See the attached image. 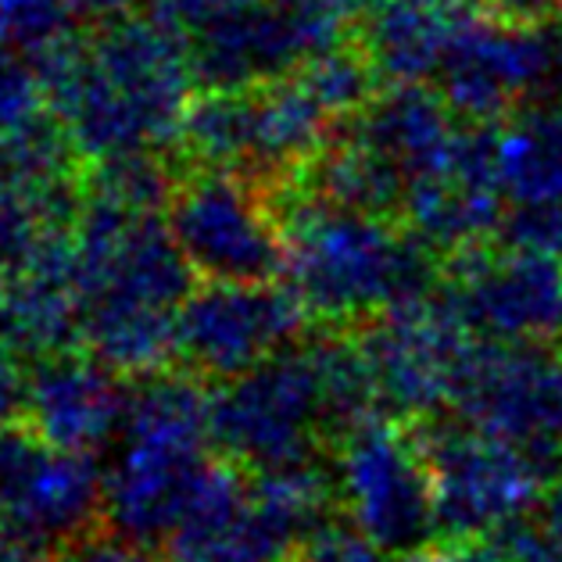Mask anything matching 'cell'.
I'll use <instances>...</instances> for the list:
<instances>
[{
  "label": "cell",
  "instance_id": "cell-24",
  "mask_svg": "<svg viewBox=\"0 0 562 562\" xmlns=\"http://www.w3.org/2000/svg\"><path fill=\"white\" fill-rule=\"evenodd\" d=\"M25 394H30V380L22 376L19 362L11 359V345L0 337V427L15 423V416L25 408Z\"/></svg>",
  "mask_w": 562,
  "mask_h": 562
},
{
  "label": "cell",
  "instance_id": "cell-27",
  "mask_svg": "<svg viewBox=\"0 0 562 562\" xmlns=\"http://www.w3.org/2000/svg\"><path fill=\"white\" fill-rule=\"evenodd\" d=\"M405 562H495V555H484V552H470V548H441V552H434V548H419V552H408L402 555Z\"/></svg>",
  "mask_w": 562,
  "mask_h": 562
},
{
  "label": "cell",
  "instance_id": "cell-20",
  "mask_svg": "<svg viewBox=\"0 0 562 562\" xmlns=\"http://www.w3.org/2000/svg\"><path fill=\"white\" fill-rule=\"evenodd\" d=\"M68 215V183L33 187L0 180V277L33 266L61 237Z\"/></svg>",
  "mask_w": 562,
  "mask_h": 562
},
{
  "label": "cell",
  "instance_id": "cell-19",
  "mask_svg": "<svg viewBox=\"0 0 562 562\" xmlns=\"http://www.w3.org/2000/svg\"><path fill=\"white\" fill-rule=\"evenodd\" d=\"M495 176L502 194L516 209L562 201V108L552 101H533L519 108L495 130Z\"/></svg>",
  "mask_w": 562,
  "mask_h": 562
},
{
  "label": "cell",
  "instance_id": "cell-17",
  "mask_svg": "<svg viewBox=\"0 0 562 562\" xmlns=\"http://www.w3.org/2000/svg\"><path fill=\"white\" fill-rule=\"evenodd\" d=\"M130 387H122L115 366H108L101 355H47L40 359L30 376V408L33 427L50 437L54 445L72 451L108 448L115 441L122 413H126Z\"/></svg>",
  "mask_w": 562,
  "mask_h": 562
},
{
  "label": "cell",
  "instance_id": "cell-26",
  "mask_svg": "<svg viewBox=\"0 0 562 562\" xmlns=\"http://www.w3.org/2000/svg\"><path fill=\"white\" fill-rule=\"evenodd\" d=\"M72 15L87 19H126L130 8H136L140 0H65Z\"/></svg>",
  "mask_w": 562,
  "mask_h": 562
},
{
  "label": "cell",
  "instance_id": "cell-30",
  "mask_svg": "<svg viewBox=\"0 0 562 562\" xmlns=\"http://www.w3.org/2000/svg\"><path fill=\"white\" fill-rule=\"evenodd\" d=\"M559 44H562V0H559Z\"/></svg>",
  "mask_w": 562,
  "mask_h": 562
},
{
  "label": "cell",
  "instance_id": "cell-29",
  "mask_svg": "<svg viewBox=\"0 0 562 562\" xmlns=\"http://www.w3.org/2000/svg\"><path fill=\"white\" fill-rule=\"evenodd\" d=\"M30 552H15V555H0V562H30Z\"/></svg>",
  "mask_w": 562,
  "mask_h": 562
},
{
  "label": "cell",
  "instance_id": "cell-21",
  "mask_svg": "<svg viewBox=\"0 0 562 562\" xmlns=\"http://www.w3.org/2000/svg\"><path fill=\"white\" fill-rule=\"evenodd\" d=\"M297 76L305 79V87L319 98V104L330 115H348L359 104H366L369 90H373L376 68L369 65L362 47L337 44L330 50L315 54V58L297 68Z\"/></svg>",
  "mask_w": 562,
  "mask_h": 562
},
{
  "label": "cell",
  "instance_id": "cell-16",
  "mask_svg": "<svg viewBox=\"0 0 562 562\" xmlns=\"http://www.w3.org/2000/svg\"><path fill=\"white\" fill-rule=\"evenodd\" d=\"M473 340L445 312V305H408L383 315L366 337L362 355L383 405L405 416H427L456 402V387Z\"/></svg>",
  "mask_w": 562,
  "mask_h": 562
},
{
  "label": "cell",
  "instance_id": "cell-3",
  "mask_svg": "<svg viewBox=\"0 0 562 562\" xmlns=\"http://www.w3.org/2000/svg\"><path fill=\"white\" fill-rule=\"evenodd\" d=\"M190 277L169 223L101 198L76 240L79 315L93 355L115 369H150L169 355Z\"/></svg>",
  "mask_w": 562,
  "mask_h": 562
},
{
  "label": "cell",
  "instance_id": "cell-2",
  "mask_svg": "<svg viewBox=\"0 0 562 562\" xmlns=\"http://www.w3.org/2000/svg\"><path fill=\"white\" fill-rule=\"evenodd\" d=\"M376 402L362 348L340 340L283 348L209 397L212 448L251 473L312 465L326 430L345 434L373 416Z\"/></svg>",
  "mask_w": 562,
  "mask_h": 562
},
{
  "label": "cell",
  "instance_id": "cell-22",
  "mask_svg": "<svg viewBox=\"0 0 562 562\" xmlns=\"http://www.w3.org/2000/svg\"><path fill=\"white\" fill-rule=\"evenodd\" d=\"M301 555L305 562H387V548H380L355 524L323 519L301 544Z\"/></svg>",
  "mask_w": 562,
  "mask_h": 562
},
{
  "label": "cell",
  "instance_id": "cell-12",
  "mask_svg": "<svg viewBox=\"0 0 562 562\" xmlns=\"http://www.w3.org/2000/svg\"><path fill=\"white\" fill-rule=\"evenodd\" d=\"M559 65L562 44L552 47L538 25L465 11L434 79L456 115L495 122L541 101L562 76Z\"/></svg>",
  "mask_w": 562,
  "mask_h": 562
},
{
  "label": "cell",
  "instance_id": "cell-4",
  "mask_svg": "<svg viewBox=\"0 0 562 562\" xmlns=\"http://www.w3.org/2000/svg\"><path fill=\"white\" fill-rule=\"evenodd\" d=\"M283 277L301 308L362 319L427 301L437 286L434 248L416 229L330 198L291 204L283 218Z\"/></svg>",
  "mask_w": 562,
  "mask_h": 562
},
{
  "label": "cell",
  "instance_id": "cell-23",
  "mask_svg": "<svg viewBox=\"0 0 562 562\" xmlns=\"http://www.w3.org/2000/svg\"><path fill=\"white\" fill-rule=\"evenodd\" d=\"M65 562H161L158 555L147 552L144 541H130L122 533H112V538H83L79 544H72L65 552Z\"/></svg>",
  "mask_w": 562,
  "mask_h": 562
},
{
  "label": "cell",
  "instance_id": "cell-15",
  "mask_svg": "<svg viewBox=\"0 0 562 562\" xmlns=\"http://www.w3.org/2000/svg\"><path fill=\"white\" fill-rule=\"evenodd\" d=\"M305 308L269 283H212L190 291L176 315L172 351L194 373L229 380L291 348Z\"/></svg>",
  "mask_w": 562,
  "mask_h": 562
},
{
  "label": "cell",
  "instance_id": "cell-25",
  "mask_svg": "<svg viewBox=\"0 0 562 562\" xmlns=\"http://www.w3.org/2000/svg\"><path fill=\"white\" fill-rule=\"evenodd\" d=\"M487 15H498V19H509V22H527V25H538L548 11H552L555 0H480Z\"/></svg>",
  "mask_w": 562,
  "mask_h": 562
},
{
  "label": "cell",
  "instance_id": "cell-7",
  "mask_svg": "<svg viewBox=\"0 0 562 562\" xmlns=\"http://www.w3.org/2000/svg\"><path fill=\"white\" fill-rule=\"evenodd\" d=\"M104 516V476L87 451L54 445L33 423L0 427V533L15 552H68Z\"/></svg>",
  "mask_w": 562,
  "mask_h": 562
},
{
  "label": "cell",
  "instance_id": "cell-18",
  "mask_svg": "<svg viewBox=\"0 0 562 562\" xmlns=\"http://www.w3.org/2000/svg\"><path fill=\"white\" fill-rule=\"evenodd\" d=\"M465 11L459 0H366L359 40L376 76L419 83L437 72Z\"/></svg>",
  "mask_w": 562,
  "mask_h": 562
},
{
  "label": "cell",
  "instance_id": "cell-13",
  "mask_svg": "<svg viewBox=\"0 0 562 562\" xmlns=\"http://www.w3.org/2000/svg\"><path fill=\"white\" fill-rule=\"evenodd\" d=\"M456 405L465 423L527 448L548 473L562 465V359L541 340L473 345Z\"/></svg>",
  "mask_w": 562,
  "mask_h": 562
},
{
  "label": "cell",
  "instance_id": "cell-1",
  "mask_svg": "<svg viewBox=\"0 0 562 562\" xmlns=\"http://www.w3.org/2000/svg\"><path fill=\"white\" fill-rule=\"evenodd\" d=\"M36 76L72 144L108 161L183 133L194 68L176 33L150 15L112 19L87 44L65 36L36 58Z\"/></svg>",
  "mask_w": 562,
  "mask_h": 562
},
{
  "label": "cell",
  "instance_id": "cell-8",
  "mask_svg": "<svg viewBox=\"0 0 562 562\" xmlns=\"http://www.w3.org/2000/svg\"><path fill=\"white\" fill-rule=\"evenodd\" d=\"M330 112L297 72L248 90H212L187 112L190 150L226 172H283L319 158Z\"/></svg>",
  "mask_w": 562,
  "mask_h": 562
},
{
  "label": "cell",
  "instance_id": "cell-28",
  "mask_svg": "<svg viewBox=\"0 0 562 562\" xmlns=\"http://www.w3.org/2000/svg\"><path fill=\"white\" fill-rule=\"evenodd\" d=\"M541 519L562 538V480L548 491V498L541 502Z\"/></svg>",
  "mask_w": 562,
  "mask_h": 562
},
{
  "label": "cell",
  "instance_id": "cell-6",
  "mask_svg": "<svg viewBox=\"0 0 562 562\" xmlns=\"http://www.w3.org/2000/svg\"><path fill=\"white\" fill-rule=\"evenodd\" d=\"M366 0H155V19L183 44L194 79L248 90L294 76L345 44Z\"/></svg>",
  "mask_w": 562,
  "mask_h": 562
},
{
  "label": "cell",
  "instance_id": "cell-5",
  "mask_svg": "<svg viewBox=\"0 0 562 562\" xmlns=\"http://www.w3.org/2000/svg\"><path fill=\"white\" fill-rule=\"evenodd\" d=\"M104 473V519L130 541L169 538L212 473L209 394L176 376L130 387Z\"/></svg>",
  "mask_w": 562,
  "mask_h": 562
},
{
  "label": "cell",
  "instance_id": "cell-9",
  "mask_svg": "<svg viewBox=\"0 0 562 562\" xmlns=\"http://www.w3.org/2000/svg\"><path fill=\"white\" fill-rule=\"evenodd\" d=\"M340 437L334 487L351 524L397 555L427 548L441 524L423 445L408 441L387 416H366Z\"/></svg>",
  "mask_w": 562,
  "mask_h": 562
},
{
  "label": "cell",
  "instance_id": "cell-11",
  "mask_svg": "<svg viewBox=\"0 0 562 562\" xmlns=\"http://www.w3.org/2000/svg\"><path fill=\"white\" fill-rule=\"evenodd\" d=\"M169 229L190 269L212 283H269L283 272V226L258 187L209 169L172 190Z\"/></svg>",
  "mask_w": 562,
  "mask_h": 562
},
{
  "label": "cell",
  "instance_id": "cell-10",
  "mask_svg": "<svg viewBox=\"0 0 562 562\" xmlns=\"http://www.w3.org/2000/svg\"><path fill=\"white\" fill-rule=\"evenodd\" d=\"M434 476L437 524L456 541L505 530L538 505L548 470L505 437L480 427H441L423 441Z\"/></svg>",
  "mask_w": 562,
  "mask_h": 562
},
{
  "label": "cell",
  "instance_id": "cell-14",
  "mask_svg": "<svg viewBox=\"0 0 562 562\" xmlns=\"http://www.w3.org/2000/svg\"><path fill=\"white\" fill-rule=\"evenodd\" d=\"M441 305L465 334L498 345L541 340L562 326V258L505 244L459 251L441 286Z\"/></svg>",
  "mask_w": 562,
  "mask_h": 562
}]
</instances>
